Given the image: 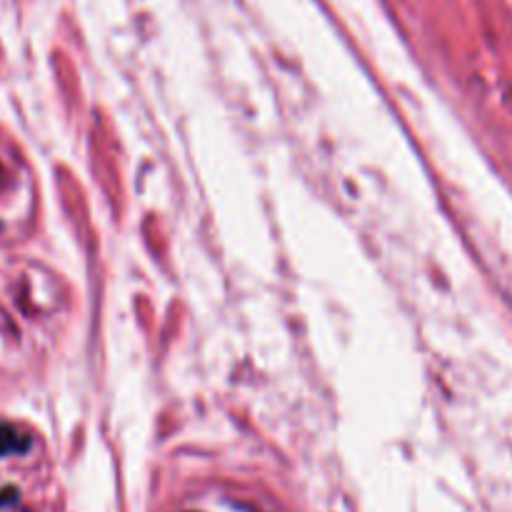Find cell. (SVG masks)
Instances as JSON below:
<instances>
[{"instance_id": "6da1fadb", "label": "cell", "mask_w": 512, "mask_h": 512, "mask_svg": "<svg viewBox=\"0 0 512 512\" xmlns=\"http://www.w3.org/2000/svg\"><path fill=\"white\" fill-rule=\"evenodd\" d=\"M28 450V438L13 425H0V458L15 453H25Z\"/></svg>"}, {"instance_id": "7a4b0ae2", "label": "cell", "mask_w": 512, "mask_h": 512, "mask_svg": "<svg viewBox=\"0 0 512 512\" xmlns=\"http://www.w3.org/2000/svg\"><path fill=\"white\" fill-rule=\"evenodd\" d=\"M0 175H3V168H0Z\"/></svg>"}]
</instances>
